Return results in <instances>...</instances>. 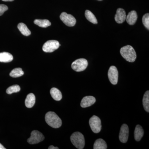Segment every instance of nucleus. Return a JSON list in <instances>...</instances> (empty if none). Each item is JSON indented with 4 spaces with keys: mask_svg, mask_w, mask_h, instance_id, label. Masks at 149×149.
Here are the masks:
<instances>
[{
    "mask_svg": "<svg viewBox=\"0 0 149 149\" xmlns=\"http://www.w3.org/2000/svg\"><path fill=\"white\" fill-rule=\"evenodd\" d=\"M60 46L58 41L56 40H49L43 45L42 49L45 52L52 53L57 49Z\"/></svg>",
    "mask_w": 149,
    "mask_h": 149,
    "instance_id": "nucleus-6",
    "label": "nucleus"
},
{
    "mask_svg": "<svg viewBox=\"0 0 149 149\" xmlns=\"http://www.w3.org/2000/svg\"><path fill=\"white\" fill-rule=\"evenodd\" d=\"M126 13L124 9L121 8L118 9L116 13L115 16V19L118 24L123 23L126 19Z\"/></svg>",
    "mask_w": 149,
    "mask_h": 149,
    "instance_id": "nucleus-11",
    "label": "nucleus"
},
{
    "mask_svg": "<svg viewBox=\"0 0 149 149\" xmlns=\"http://www.w3.org/2000/svg\"><path fill=\"white\" fill-rule=\"evenodd\" d=\"M34 23L39 27L46 28L50 26L51 23L50 22L48 19H36L34 20Z\"/></svg>",
    "mask_w": 149,
    "mask_h": 149,
    "instance_id": "nucleus-20",
    "label": "nucleus"
},
{
    "mask_svg": "<svg viewBox=\"0 0 149 149\" xmlns=\"http://www.w3.org/2000/svg\"><path fill=\"white\" fill-rule=\"evenodd\" d=\"M138 19V15L136 11H131L126 16V22L130 25H133L136 23Z\"/></svg>",
    "mask_w": 149,
    "mask_h": 149,
    "instance_id": "nucleus-13",
    "label": "nucleus"
},
{
    "mask_svg": "<svg viewBox=\"0 0 149 149\" xmlns=\"http://www.w3.org/2000/svg\"><path fill=\"white\" fill-rule=\"evenodd\" d=\"M20 91V88L19 85H13L9 87L6 90V93L8 95H11L13 93H17Z\"/></svg>",
    "mask_w": 149,
    "mask_h": 149,
    "instance_id": "nucleus-24",
    "label": "nucleus"
},
{
    "mask_svg": "<svg viewBox=\"0 0 149 149\" xmlns=\"http://www.w3.org/2000/svg\"><path fill=\"white\" fill-rule=\"evenodd\" d=\"M85 16L87 19L90 22L94 24L97 23V20L94 14L89 10H86L85 12Z\"/></svg>",
    "mask_w": 149,
    "mask_h": 149,
    "instance_id": "nucleus-22",
    "label": "nucleus"
},
{
    "mask_svg": "<svg viewBox=\"0 0 149 149\" xmlns=\"http://www.w3.org/2000/svg\"><path fill=\"white\" fill-rule=\"evenodd\" d=\"M109 79L113 85H116L118 81V72L117 68L115 66L110 67L108 72Z\"/></svg>",
    "mask_w": 149,
    "mask_h": 149,
    "instance_id": "nucleus-9",
    "label": "nucleus"
},
{
    "mask_svg": "<svg viewBox=\"0 0 149 149\" xmlns=\"http://www.w3.org/2000/svg\"><path fill=\"white\" fill-rule=\"evenodd\" d=\"M45 119L48 125L52 128H58L61 126L62 123L61 119L54 112L49 111L47 113Z\"/></svg>",
    "mask_w": 149,
    "mask_h": 149,
    "instance_id": "nucleus-1",
    "label": "nucleus"
},
{
    "mask_svg": "<svg viewBox=\"0 0 149 149\" xmlns=\"http://www.w3.org/2000/svg\"><path fill=\"white\" fill-rule=\"evenodd\" d=\"M48 149H58V147H54V146H50L49 147V148H48Z\"/></svg>",
    "mask_w": 149,
    "mask_h": 149,
    "instance_id": "nucleus-27",
    "label": "nucleus"
},
{
    "mask_svg": "<svg viewBox=\"0 0 149 149\" xmlns=\"http://www.w3.org/2000/svg\"><path fill=\"white\" fill-rule=\"evenodd\" d=\"M4 1H13L14 0H2Z\"/></svg>",
    "mask_w": 149,
    "mask_h": 149,
    "instance_id": "nucleus-29",
    "label": "nucleus"
},
{
    "mask_svg": "<svg viewBox=\"0 0 149 149\" xmlns=\"http://www.w3.org/2000/svg\"><path fill=\"white\" fill-rule=\"evenodd\" d=\"M60 18L63 22L68 27H73L76 24V20L74 17L65 12H63L60 16Z\"/></svg>",
    "mask_w": 149,
    "mask_h": 149,
    "instance_id": "nucleus-8",
    "label": "nucleus"
},
{
    "mask_svg": "<svg viewBox=\"0 0 149 149\" xmlns=\"http://www.w3.org/2000/svg\"><path fill=\"white\" fill-rule=\"evenodd\" d=\"M88 66V61L85 58H79L74 61L71 65V67L76 72H81L85 70Z\"/></svg>",
    "mask_w": 149,
    "mask_h": 149,
    "instance_id": "nucleus-4",
    "label": "nucleus"
},
{
    "mask_svg": "<svg viewBox=\"0 0 149 149\" xmlns=\"http://www.w3.org/2000/svg\"><path fill=\"white\" fill-rule=\"evenodd\" d=\"M24 74V72L22 70V69L20 68H15L10 73V75L11 77L15 78V77H21Z\"/></svg>",
    "mask_w": 149,
    "mask_h": 149,
    "instance_id": "nucleus-23",
    "label": "nucleus"
},
{
    "mask_svg": "<svg viewBox=\"0 0 149 149\" xmlns=\"http://www.w3.org/2000/svg\"><path fill=\"white\" fill-rule=\"evenodd\" d=\"M6 148H4L3 146L2 145V144L0 143V149H6Z\"/></svg>",
    "mask_w": 149,
    "mask_h": 149,
    "instance_id": "nucleus-28",
    "label": "nucleus"
},
{
    "mask_svg": "<svg viewBox=\"0 0 149 149\" xmlns=\"http://www.w3.org/2000/svg\"><path fill=\"white\" fill-rule=\"evenodd\" d=\"M50 94L53 98L56 101L61 100L62 98V95L61 91L55 88H52L50 90Z\"/></svg>",
    "mask_w": 149,
    "mask_h": 149,
    "instance_id": "nucleus-17",
    "label": "nucleus"
},
{
    "mask_svg": "<svg viewBox=\"0 0 149 149\" xmlns=\"http://www.w3.org/2000/svg\"><path fill=\"white\" fill-rule=\"evenodd\" d=\"M143 24L145 27L149 29V14L148 13L146 14L143 16L142 18Z\"/></svg>",
    "mask_w": 149,
    "mask_h": 149,
    "instance_id": "nucleus-25",
    "label": "nucleus"
},
{
    "mask_svg": "<svg viewBox=\"0 0 149 149\" xmlns=\"http://www.w3.org/2000/svg\"><path fill=\"white\" fill-rule=\"evenodd\" d=\"M35 96L33 93H30L27 96L25 100V104L28 108H31L34 106L35 103Z\"/></svg>",
    "mask_w": 149,
    "mask_h": 149,
    "instance_id": "nucleus-14",
    "label": "nucleus"
},
{
    "mask_svg": "<svg viewBox=\"0 0 149 149\" xmlns=\"http://www.w3.org/2000/svg\"><path fill=\"white\" fill-rule=\"evenodd\" d=\"M129 136V128L126 124H123L120 128L119 139L122 143H126L128 140Z\"/></svg>",
    "mask_w": 149,
    "mask_h": 149,
    "instance_id": "nucleus-10",
    "label": "nucleus"
},
{
    "mask_svg": "<svg viewBox=\"0 0 149 149\" xmlns=\"http://www.w3.org/2000/svg\"><path fill=\"white\" fill-rule=\"evenodd\" d=\"M8 10L7 6L4 4H0V16L2 15L5 12Z\"/></svg>",
    "mask_w": 149,
    "mask_h": 149,
    "instance_id": "nucleus-26",
    "label": "nucleus"
},
{
    "mask_svg": "<svg viewBox=\"0 0 149 149\" xmlns=\"http://www.w3.org/2000/svg\"><path fill=\"white\" fill-rule=\"evenodd\" d=\"M19 31L22 34L25 36H28L31 35V31L29 30L26 24L23 23H19L17 26Z\"/></svg>",
    "mask_w": 149,
    "mask_h": 149,
    "instance_id": "nucleus-19",
    "label": "nucleus"
},
{
    "mask_svg": "<svg viewBox=\"0 0 149 149\" xmlns=\"http://www.w3.org/2000/svg\"><path fill=\"white\" fill-rule=\"evenodd\" d=\"M45 139L42 133L38 130H33L31 133V136L27 140V142L30 144H36L42 142Z\"/></svg>",
    "mask_w": 149,
    "mask_h": 149,
    "instance_id": "nucleus-7",
    "label": "nucleus"
},
{
    "mask_svg": "<svg viewBox=\"0 0 149 149\" xmlns=\"http://www.w3.org/2000/svg\"><path fill=\"white\" fill-rule=\"evenodd\" d=\"M143 135L144 130L142 126L139 125H136L134 131V138L136 141H141Z\"/></svg>",
    "mask_w": 149,
    "mask_h": 149,
    "instance_id": "nucleus-15",
    "label": "nucleus"
},
{
    "mask_svg": "<svg viewBox=\"0 0 149 149\" xmlns=\"http://www.w3.org/2000/svg\"><path fill=\"white\" fill-rule=\"evenodd\" d=\"M96 99L92 96L84 97L81 101L80 106L82 108H86L93 105L95 103Z\"/></svg>",
    "mask_w": 149,
    "mask_h": 149,
    "instance_id": "nucleus-12",
    "label": "nucleus"
},
{
    "mask_svg": "<svg viewBox=\"0 0 149 149\" xmlns=\"http://www.w3.org/2000/svg\"><path fill=\"white\" fill-rule=\"evenodd\" d=\"M13 57L12 55L6 52L0 53V62L8 63L12 61Z\"/></svg>",
    "mask_w": 149,
    "mask_h": 149,
    "instance_id": "nucleus-16",
    "label": "nucleus"
},
{
    "mask_svg": "<svg viewBox=\"0 0 149 149\" xmlns=\"http://www.w3.org/2000/svg\"><path fill=\"white\" fill-rule=\"evenodd\" d=\"M98 1H102V0H98Z\"/></svg>",
    "mask_w": 149,
    "mask_h": 149,
    "instance_id": "nucleus-30",
    "label": "nucleus"
},
{
    "mask_svg": "<svg viewBox=\"0 0 149 149\" xmlns=\"http://www.w3.org/2000/svg\"><path fill=\"white\" fill-rule=\"evenodd\" d=\"M143 106L144 109L147 112H149V91H147L144 95L143 100Z\"/></svg>",
    "mask_w": 149,
    "mask_h": 149,
    "instance_id": "nucleus-21",
    "label": "nucleus"
},
{
    "mask_svg": "<svg viewBox=\"0 0 149 149\" xmlns=\"http://www.w3.org/2000/svg\"><path fill=\"white\" fill-rule=\"evenodd\" d=\"M89 124L92 131L95 133H98L101 130V121L100 119L96 116H93L90 118Z\"/></svg>",
    "mask_w": 149,
    "mask_h": 149,
    "instance_id": "nucleus-5",
    "label": "nucleus"
},
{
    "mask_svg": "<svg viewBox=\"0 0 149 149\" xmlns=\"http://www.w3.org/2000/svg\"><path fill=\"white\" fill-rule=\"evenodd\" d=\"M120 53L123 57L129 62L135 61L137 57L135 50L130 45H127L121 48Z\"/></svg>",
    "mask_w": 149,
    "mask_h": 149,
    "instance_id": "nucleus-2",
    "label": "nucleus"
},
{
    "mask_svg": "<svg viewBox=\"0 0 149 149\" xmlns=\"http://www.w3.org/2000/svg\"><path fill=\"white\" fill-rule=\"evenodd\" d=\"M107 148V143L102 139L96 140L94 144V149H106Z\"/></svg>",
    "mask_w": 149,
    "mask_h": 149,
    "instance_id": "nucleus-18",
    "label": "nucleus"
},
{
    "mask_svg": "<svg viewBox=\"0 0 149 149\" xmlns=\"http://www.w3.org/2000/svg\"><path fill=\"white\" fill-rule=\"evenodd\" d=\"M71 143L77 149L84 148L85 145V140L83 134L79 132H76L72 133L70 136Z\"/></svg>",
    "mask_w": 149,
    "mask_h": 149,
    "instance_id": "nucleus-3",
    "label": "nucleus"
}]
</instances>
